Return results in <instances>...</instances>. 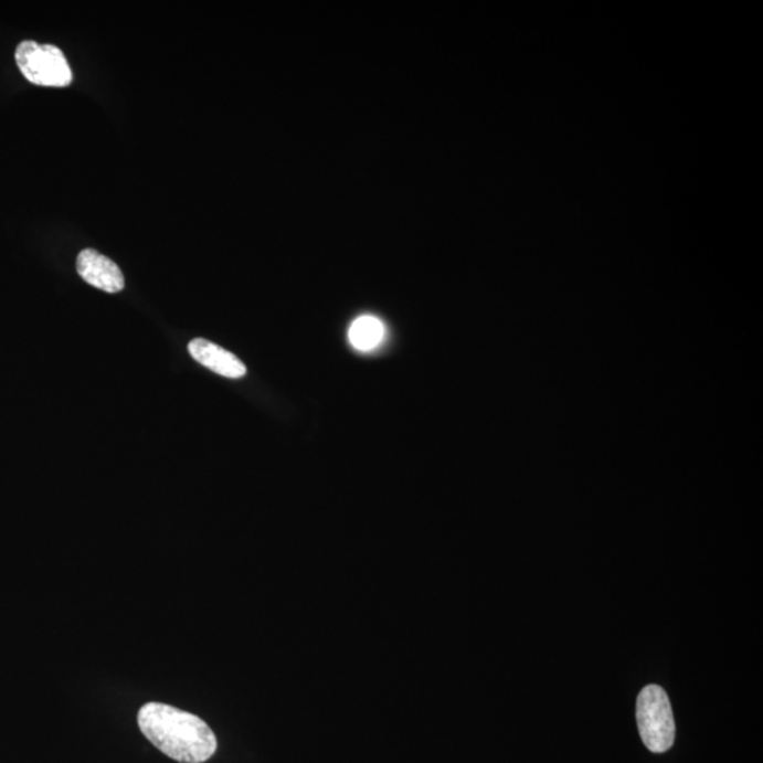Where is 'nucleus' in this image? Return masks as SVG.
Segmentation results:
<instances>
[{
    "label": "nucleus",
    "mask_w": 763,
    "mask_h": 763,
    "mask_svg": "<svg viewBox=\"0 0 763 763\" xmlns=\"http://www.w3.org/2000/svg\"><path fill=\"white\" fill-rule=\"evenodd\" d=\"M189 352L197 362L221 377L240 379L246 375V367L240 358L202 338H195L189 343Z\"/></svg>",
    "instance_id": "39448f33"
},
{
    "label": "nucleus",
    "mask_w": 763,
    "mask_h": 763,
    "mask_svg": "<svg viewBox=\"0 0 763 763\" xmlns=\"http://www.w3.org/2000/svg\"><path fill=\"white\" fill-rule=\"evenodd\" d=\"M18 67L23 77L40 87L63 88L73 83L67 59L53 44H39L33 40H24L14 53Z\"/></svg>",
    "instance_id": "7ed1b4c3"
},
{
    "label": "nucleus",
    "mask_w": 763,
    "mask_h": 763,
    "mask_svg": "<svg viewBox=\"0 0 763 763\" xmlns=\"http://www.w3.org/2000/svg\"><path fill=\"white\" fill-rule=\"evenodd\" d=\"M385 337V327L377 317L362 316L350 328V341L357 350L371 351Z\"/></svg>",
    "instance_id": "423d86ee"
},
{
    "label": "nucleus",
    "mask_w": 763,
    "mask_h": 763,
    "mask_svg": "<svg viewBox=\"0 0 763 763\" xmlns=\"http://www.w3.org/2000/svg\"><path fill=\"white\" fill-rule=\"evenodd\" d=\"M636 721L642 741L655 754H664L675 744L676 724L669 697L659 686H646L636 701Z\"/></svg>",
    "instance_id": "f03ea898"
},
{
    "label": "nucleus",
    "mask_w": 763,
    "mask_h": 763,
    "mask_svg": "<svg viewBox=\"0 0 763 763\" xmlns=\"http://www.w3.org/2000/svg\"><path fill=\"white\" fill-rule=\"evenodd\" d=\"M77 272L88 285L106 293L124 290L125 277L119 266L95 250H84L77 257Z\"/></svg>",
    "instance_id": "20e7f679"
},
{
    "label": "nucleus",
    "mask_w": 763,
    "mask_h": 763,
    "mask_svg": "<svg viewBox=\"0 0 763 763\" xmlns=\"http://www.w3.org/2000/svg\"><path fill=\"white\" fill-rule=\"evenodd\" d=\"M138 724L151 744L177 762L209 761L219 745L214 732L199 717L161 702L141 707Z\"/></svg>",
    "instance_id": "f257e3e1"
}]
</instances>
